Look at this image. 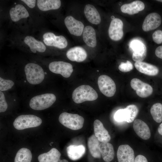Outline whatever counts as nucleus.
Instances as JSON below:
<instances>
[{
  "mask_svg": "<svg viewBox=\"0 0 162 162\" xmlns=\"http://www.w3.org/2000/svg\"><path fill=\"white\" fill-rule=\"evenodd\" d=\"M72 98L74 101L80 104L86 101L96 100L98 94L92 87L88 85H82L76 88L73 91Z\"/></svg>",
  "mask_w": 162,
  "mask_h": 162,
  "instance_id": "obj_1",
  "label": "nucleus"
},
{
  "mask_svg": "<svg viewBox=\"0 0 162 162\" xmlns=\"http://www.w3.org/2000/svg\"><path fill=\"white\" fill-rule=\"evenodd\" d=\"M24 71L27 80L31 84H39L44 79V70L37 64L32 63L27 64L25 67Z\"/></svg>",
  "mask_w": 162,
  "mask_h": 162,
  "instance_id": "obj_2",
  "label": "nucleus"
},
{
  "mask_svg": "<svg viewBox=\"0 0 162 162\" xmlns=\"http://www.w3.org/2000/svg\"><path fill=\"white\" fill-rule=\"evenodd\" d=\"M56 100L55 95L52 93H46L36 96L32 98L29 102V106L35 110H42L51 106Z\"/></svg>",
  "mask_w": 162,
  "mask_h": 162,
  "instance_id": "obj_3",
  "label": "nucleus"
},
{
  "mask_svg": "<svg viewBox=\"0 0 162 162\" xmlns=\"http://www.w3.org/2000/svg\"><path fill=\"white\" fill-rule=\"evenodd\" d=\"M59 122L63 125L72 130H76L83 127L84 118L77 114L63 112L59 116Z\"/></svg>",
  "mask_w": 162,
  "mask_h": 162,
  "instance_id": "obj_4",
  "label": "nucleus"
},
{
  "mask_svg": "<svg viewBox=\"0 0 162 162\" xmlns=\"http://www.w3.org/2000/svg\"><path fill=\"white\" fill-rule=\"evenodd\" d=\"M42 122L41 119L33 115H23L19 116L13 122L14 127L18 130L34 128L40 126Z\"/></svg>",
  "mask_w": 162,
  "mask_h": 162,
  "instance_id": "obj_5",
  "label": "nucleus"
},
{
  "mask_svg": "<svg viewBox=\"0 0 162 162\" xmlns=\"http://www.w3.org/2000/svg\"><path fill=\"white\" fill-rule=\"evenodd\" d=\"M98 83L100 90L106 96L112 97L115 94L116 90L115 83L109 76L100 75L98 78Z\"/></svg>",
  "mask_w": 162,
  "mask_h": 162,
  "instance_id": "obj_6",
  "label": "nucleus"
},
{
  "mask_svg": "<svg viewBox=\"0 0 162 162\" xmlns=\"http://www.w3.org/2000/svg\"><path fill=\"white\" fill-rule=\"evenodd\" d=\"M49 68L52 72L60 74L65 78L69 77L73 71L71 64L62 61H54L50 63Z\"/></svg>",
  "mask_w": 162,
  "mask_h": 162,
  "instance_id": "obj_7",
  "label": "nucleus"
},
{
  "mask_svg": "<svg viewBox=\"0 0 162 162\" xmlns=\"http://www.w3.org/2000/svg\"><path fill=\"white\" fill-rule=\"evenodd\" d=\"M43 37L44 42L47 46L63 49L68 45L67 39L62 35L57 36L52 32H47L44 34Z\"/></svg>",
  "mask_w": 162,
  "mask_h": 162,
  "instance_id": "obj_8",
  "label": "nucleus"
},
{
  "mask_svg": "<svg viewBox=\"0 0 162 162\" xmlns=\"http://www.w3.org/2000/svg\"><path fill=\"white\" fill-rule=\"evenodd\" d=\"M130 83L131 88L136 91L137 95L140 97H147L152 93L153 89L152 87L138 79H133Z\"/></svg>",
  "mask_w": 162,
  "mask_h": 162,
  "instance_id": "obj_9",
  "label": "nucleus"
},
{
  "mask_svg": "<svg viewBox=\"0 0 162 162\" xmlns=\"http://www.w3.org/2000/svg\"><path fill=\"white\" fill-rule=\"evenodd\" d=\"M130 47L133 51V60L136 62H142L146 56L147 49L145 44L138 40H135L131 42Z\"/></svg>",
  "mask_w": 162,
  "mask_h": 162,
  "instance_id": "obj_10",
  "label": "nucleus"
},
{
  "mask_svg": "<svg viewBox=\"0 0 162 162\" xmlns=\"http://www.w3.org/2000/svg\"><path fill=\"white\" fill-rule=\"evenodd\" d=\"M123 24L119 19L115 18L112 20L108 29V34L110 38L114 41L121 39L123 35Z\"/></svg>",
  "mask_w": 162,
  "mask_h": 162,
  "instance_id": "obj_11",
  "label": "nucleus"
},
{
  "mask_svg": "<svg viewBox=\"0 0 162 162\" xmlns=\"http://www.w3.org/2000/svg\"><path fill=\"white\" fill-rule=\"evenodd\" d=\"M65 25L69 32L72 34L78 36H80L84 28L83 23L75 19L72 16H67L64 19Z\"/></svg>",
  "mask_w": 162,
  "mask_h": 162,
  "instance_id": "obj_12",
  "label": "nucleus"
},
{
  "mask_svg": "<svg viewBox=\"0 0 162 162\" xmlns=\"http://www.w3.org/2000/svg\"><path fill=\"white\" fill-rule=\"evenodd\" d=\"M160 16L156 13H152L148 15L145 18L142 25V29L145 32L154 30L161 24Z\"/></svg>",
  "mask_w": 162,
  "mask_h": 162,
  "instance_id": "obj_13",
  "label": "nucleus"
},
{
  "mask_svg": "<svg viewBox=\"0 0 162 162\" xmlns=\"http://www.w3.org/2000/svg\"><path fill=\"white\" fill-rule=\"evenodd\" d=\"M117 156L118 162H134L135 159L134 151L128 145H120Z\"/></svg>",
  "mask_w": 162,
  "mask_h": 162,
  "instance_id": "obj_14",
  "label": "nucleus"
},
{
  "mask_svg": "<svg viewBox=\"0 0 162 162\" xmlns=\"http://www.w3.org/2000/svg\"><path fill=\"white\" fill-rule=\"evenodd\" d=\"M133 128L136 134L144 140H147L151 137L150 129L147 124L143 121L136 119L134 120Z\"/></svg>",
  "mask_w": 162,
  "mask_h": 162,
  "instance_id": "obj_15",
  "label": "nucleus"
},
{
  "mask_svg": "<svg viewBox=\"0 0 162 162\" xmlns=\"http://www.w3.org/2000/svg\"><path fill=\"white\" fill-rule=\"evenodd\" d=\"M93 125L94 135L99 142H108L110 140V136L101 121L95 120Z\"/></svg>",
  "mask_w": 162,
  "mask_h": 162,
  "instance_id": "obj_16",
  "label": "nucleus"
},
{
  "mask_svg": "<svg viewBox=\"0 0 162 162\" xmlns=\"http://www.w3.org/2000/svg\"><path fill=\"white\" fill-rule=\"evenodd\" d=\"M66 55L70 61L77 62H83L87 57V54L85 50L79 46L70 48L67 52Z\"/></svg>",
  "mask_w": 162,
  "mask_h": 162,
  "instance_id": "obj_17",
  "label": "nucleus"
},
{
  "mask_svg": "<svg viewBox=\"0 0 162 162\" xmlns=\"http://www.w3.org/2000/svg\"><path fill=\"white\" fill-rule=\"evenodd\" d=\"M145 8V5L142 1L136 0L131 3L124 4L120 8L123 13L129 15H133L143 10Z\"/></svg>",
  "mask_w": 162,
  "mask_h": 162,
  "instance_id": "obj_18",
  "label": "nucleus"
},
{
  "mask_svg": "<svg viewBox=\"0 0 162 162\" xmlns=\"http://www.w3.org/2000/svg\"><path fill=\"white\" fill-rule=\"evenodd\" d=\"M85 15L90 23L94 24H98L101 22V17L98 10L93 5L87 4L84 8Z\"/></svg>",
  "mask_w": 162,
  "mask_h": 162,
  "instance_id": "obj_19",
  "label": "nucleus"
},
{
  "mask_svg": "<svg viewBox=\"0 0 162 162\" xmlns=\"http://www.w3.org/2000/svg\"><path fill=\"white\" fill-rule=\"evenodd\" d=\"M11 20L16 22L22 18L29 16V14L25 7L21 4H17L15 7L11 8L9 11Z\"/></svg>",
  "mask_w": 162,
  "mask_h": 162,
  "instance_id": "obj_20",
  "label": "nucleus"
},
{
  "mask_svg": "<svg viewBox=\"0 0 162 162\" xmlns=\"http://www.w3.org/2000/svg\"><path fill=\"white\" fill-rule=\"evenodd\" d=\"M83 39L85 44L88 46L94 48L97 45L95 31L90 26H86L83 32Z\"/></svg>",
  "mask_w": 162,
  "mask_h": 162,
  "instance_id": "obj_21",
  "label": "nucleus"
},
{
  "mask_svg": "<svg viewBox=\"0 0 162 162\" xmlns=\"http://www.w3.org/2000/svg\"><path fill=\"white\" fill-rule=\"evenodd\" d=\"M134 66L139 71L149 76L156 75L159 72L158 68L155 66L144 62H135Z\"/></svg>",
  "mask_w": 162,
  "mask_h": 162,
  "instance_id": "obj_22",
  "label": "nucleus"
},
{
  "mask_svg": "<svg viewBox=\"0 0 162 162\" xmlns=\"http://www.w3.org/2000/svg\"><path fill=\"white\" fill-rule=\"evenodd\" d=\"M99 149L102 158L106 162H110L114 157V151L111 144L108 142H102L99 145Z\"/></svg>",
  "mask_w": 162,
  "mask_h": 162,
  "instance_id": "obj_23",
  "label": "nucleus"
},
{
  "mask_svg": "<svg viewBox=\"0 0 162 162\" xmlns=\"http://www.w3.org/2000/svg\"><path fill=\"white\" fill-rule=\"evenodd\" d=\"M67 152L69 158L73 160L80 158L85 154L86 148L83 145H70L67 148Z\"/></svg>",
  "mask_w": 162,
  "mask_h": 162,
  "instance_id": "obj_24",
  "label": "nucleus"
},
{
  "mask_svg": "<svg viewBox=\"0 0 162 162\" xmlns=\"http://www.w3.org/2000/svg\"><path fill=\"white\" fill-rule=\"evenodd\" d=\"M25 43L29 47L31 51L34 53L36 51L40 52H44L46 50V47L43 43L37 40L31 36H27L24 38Z\"/></svg>",
  "mask_w": 162,
  "mask_h": 162,
  "instance_id": "obj_25",
  "label": "nucleus"
},
{
  "mask_svg": "<svg viewBox=\"0 0 162 162\" xmlns=\"http://www.w3.org/2000/svg\"><path fill=\"white\" fill-rule=\"evenodd\" d=\"M61 154L56 148H53L46 153L42 154L38 157L39 162H58Z\"/></svg>",
  "mask_w": 162,
  "mask_h": 162,
  "instance_id": "obj_26",
  "label": "nucleus"
},
{
  "mask_svg": "<svg viewBox=\"0 0 162 162\" xmlns=\"http://www.w3.org/2000/svg\"><path fill=\"white\" fill-rule=\"evenodd\" d=\"M87 144L90 153L92 156L95 158H100L101 155L99 149L100 142L94 135L93 134L88 138Z\"/></svg>",
  "mask_w": 162,
  "mask_h": 162,
  "instance_id": "obj_27",
  "label": "nucleus"
},
{
  "mask_svg": "<svg viewBox=\"0 0 162 162\" xmlns=\"http://www.w3.org/2000/svg\"><path fill=\"white\" fill-rule=\"evenodd\" d=\"M37 5L39 9L42 11L57 9L61 5L60 0H38Z\"/></svg>",
  "mask_w": 162,
  "mask_h": 162,
  "instance_id": "obj_28",
  "label": "nucleus"
},
{
  "mask_svg": "<svg viewBox=\"0 0 162 162\" xmlns=\"http://www.w3.org/2000/svg\"><path fill=\"white\" fill-rule=\"evenodd\" d=\"M32 155L31 151L26 148L20 149L16 155L14 162H31Z\"/></svg>",
  "mask_w": 162,
  "mask_h": 162,
  "instance_id": "obj_29",
  "label": "nucleus"
},
{
  "mask_svg": "<svg viewBox=\"0 0 162 162\" xmlns=\"http://www.w3.org/2000/svg\"><path fill=\"white\" fill-rule=\"evenodd\" d=\"M150 113L154 120L160 123L162 122V104L157 103L154 104L151 107Z\"/></svg>",
  "mask_w": 162,
  "mask_h": 162,
  "instance_id": "obj_30",
  "label": "nucleus"
},
{
  "mask_svg": "<svg viewBox=\"0 0 162 162\" xmlns=\"http://www.w3.org/2000/svg\"><path fill=\"white\" fill-rule=\"evenodd\" d=\"M129 116V110L127 108L121 109L117 110L114 115L115 120L118 122H127Z\"/></svg>",
  "mask_w": 162,
  "mask_h": 162,
  "instance_id": "obj_31",
  "label": "nucleus"
},
{
  "mask_svg": "<svg viewBox=\"0 0 162 162\" xmlns=\"http://www.w3.org/2000/svg\"><path fill=\"white\" fill-rule=\"evenodd\" d=\"M129 112V116L128 120L126 122L131 123L133 122L136 118L138 113L139 110L137 106L134 104L130 105L126 107Z\"/></svg>",
  "mask_w": 162,
  "mask_h": 162,
  "instance_id": "obj_32",
  "label": "nucleus"
},
{
  "mask_svg": "<svg viewBox=\"0 0 162 162\" xmlns=\"http://www.w3.org/2000/svg\"><path fill=\"white\" fill-rule=\"evenodd\" d=\"M14 82L9 80H5L0 77V90L6 91L11 88Z\"/></svg>",
  "mask_w": 162,
  "mask_h": 162,
  "instance_id": "obj_33",
  "label": "nucleus"
},
{
  "mask_svg": "<svg viewBox=\"0 0 162 162\" xmlns=\"http://www.w3.org/2000/svg\"><path fill=\"white\" fill-rule=\"evenodd\" d=\"M119 70L122 72H128L132 70L133 68L132 64L129 61L126 62H121L118 67Z\"/></svg>",
  "mask_w": 162,
  "mask_h": 162,
  "instance_id": "obj_34",
  "label": "nucleus"
},
{
  "mask_svg": "<svg viewBox=\"0 0 162 162\" xmlns=\"http://www.w3.org/2000/svg\"><path fill=\"white\" fill-rule=\"evenodd\" d=\"M8 108V104L3 93L0 91V112H5Z\"/></svg>",
  "mask_w": 162,
  "mask_h": 162,
  "instance_id": "obj_35",
  "label": "nucleus"
},
{
  "mask_svg": "<svg viewBox=\"0 0 162 162\" xmlns=\"http://www.w3.org/2000/svg\"><path fill=\"white\" fill-rule=\"evenodd\" d=\"M152 39L154 42L158 44L162 43V31L157 30L153 34Z\"/></svg>",
  "mask_w": 162,
  "mask_h": 162,
  "instance_id": "obj_36",
  "label": "nucleus"
},
{
  "mask_svg": "<svg viewBox=\"0 0 162 162\" xmlns=\"http://www.w3.org/2000/svg\"><path fill=\"white\" fill-rule=\"evenodd\" d=\"M29 7L32 8L34 7L36 1L35 0H22Z\"/></svg>",
  "mask_w": 162,
  "mask_h": 162,
  "instance_id": "obj_37",
  "label": "nucleus"
},
{
  "mask_svg": "<svg viewBox=\"0 0 162 162\" xmlns=\"http://www.w3.org/2000/svg\"><path fill=\"white\" fill-rule=\"evenodd\" d=\"M134 162H148V161L144 156L139 155L135 158Z\"/></svg>",
  "mask_w": 162,
  "mask_h": 162,
  "instance_id": "obj_38",
  "label": "nucleus"
},
{
  "mask_svg": "<svg viewBox=\"0 0 162 162\" xmlns=\"http://www.w3.org/2000/svg\"><path fill=\"white\" fill-rule=\"evenodd\" d=\"M155 54L158 57L162 59V45L156 48L155 50Z\"/></svg>",
  "mask_w": 162,
  "mask_h": 162,
  "instance_id": "obj_39",
  "label": "nucleus"
},
{
  "mask_svg": "<svg viewBox=\"0 0 162 162\" xmlns=\"http://www.w3.org/2000/svg\"><path fill=\"white\" fill-rule=\"evenodd\" d=\"M158 131L159 134L162 136V123L159 125Z\"/></svg>",
  "mask_w": 162,
  "mask_h": 162,
  "instance_id": "obj_40",
  "label": "nucleus"
},
{
  "mask_svg": "<svg viewBox=\"0 0 162 162\" xmlns=\"http://www.w3.org/2000/svg\"><path fill=\"white\" fill-rule=\"evenodd\" d=\"M58 162H68V161L65 159H63L59 160Z\"/></svg>",
  "mask_w": 162,
  "mask_h": 162,
  "instance_id": "obj_41",
  "label": "nucleus"
},
{
  "mask_svg": "<svg viewBox=\"0 0 162 162\" xmlns=\"http://www.w3.org/2000/svg\"><path fill=\"white\" fill-rule=\"evenodd\" d=\"M157 1L160 2H162V0H156Z\"/></svg>",
  "mask_w": 162,
  "mask_h": 162,
  "instance_id": "obj_42",
  "label": "nucleus"
}]
</instances>
